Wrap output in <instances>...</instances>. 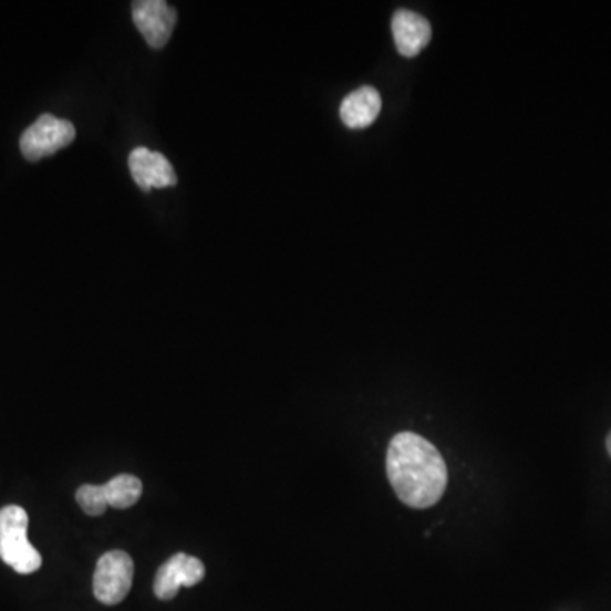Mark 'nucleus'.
I'll use <instances>...</instances> for the list:
<instances>
[{"label":"nucleus","mask_w":611,"mask_h":611,"mask_svg":"<svg viewBox=\"0 0 611 611\" xmlns=\"http://www.w3.org/2000/svg\"><path fill=\"white\" fill-rule=\"evenodd\" d=\"M75 139V126L70 121L43 114L21 136V152L30 162L50 157Z\"/></svg>","instance_id":"obj_5"},{"label":"nucleus","mask_w":611,"mask_h":611,"mask_svg":"<svg viewBox=\"0 0 611 611\" xmlns=\"http://www.w3.org/2000/svg\"><path fill=\"white\" fill-rule=\"evenodd\" d=\"M607 451H608V454H610V457H611V432L608 433V437H607Z\"/></svg>","instance_id":"obj_11"},{"label":"nucleus","mask_w":611,"mask_h":611,"mask_svg":"<svg viewBox=\"0 0 611 611\" xmlns=\"http://www.w3.org/2000/svg\"><path fill=\"white\" fill-rule=\"evenodd\" d=\"M382 110L381 94L374 87L356 89L343 99L340 117L350 130H364L374 123Z\"/></svg>","instance_id":"obj_10"},{"label":"nucleus","mask_w":611,"mask_h":611,"mask_svg":"<svg viewBox=\"0 0 611 611\" xmlns=\"http://www.w3.org/2000/svg\"><path fill=\"white\" fill-rule=\"evenodd\" d=\"M130 170L139 189L149 193L152 189H165L177 184V175L170 162L158 152L139 146L130 155Z\"/></svg>","instance_id":"obj_8"},{"label":"nucleus","mask_w":611,"mask_h":611,"mask_svg":"<svg viewBox=\"0 0 611 611\" xmlns=\"http://www.w3.org/2000/svg\"><path fill=\"white\" fill-rule=\"evenodd\" d=\"M30 517L21 506L0 509V559L19 574H33L43 565L41 553L28 540Z\"/></svg>","instance_id":"obj_2"},{"label":"nucleus","mask_w":611,"mask_h":611,"mask_svg":"<svg viewBox=\"0 0 611 611\" xmlns=\"http://www.w3.org/2000/svg\"><path fill=\"white\" fill-rule=\"evenodd\" d=\"M133 21L146 43L160 50L170 40L177 12L165 0H139L133 4Z\"/></svg>","instance_id":"obj_7"},{"label":"nucleus","mask_w":611,"mask_h":611,"mask_svg":"<svg viewBox=\"0 0 611 611\" xmlns=\"http://www.w3.org/2000/svg\"><path fill=\"white\" fill-rule=\"evenodd\" d=\"M391 28H393L394 43H396L397 51L407 59L418 55L432 38L429 22L423 15L407 11V9H400L393 15Z\"/></svg>","instance_id":"obj_9"},{"label":"nucleus","mask_w":611,"mask_h":611,"mask_svg":"<svg viewBox=\"0 0 611 611\" xmlns=\"http://www.w3.org/2000/svg\"><path fill=\"white\" fill-rule=\"evenodd\" d=\"M206 576L203 560L187 553H175L160 566L153 582V591L158 600L168 601L177 597L178 590L186 586L199 584Z\"/></svg>","instance_id":"obj_6"},{"label":"nucleus","mask_w":611,"mask_h":611,"mask_svg":"<svg viewBox=\"0 0 611 611\" xmlns=\"http://www.w3.org/2000/svg\"><path fill=\"white\" fill-rule=\"evenodd\" d=\"M135 565L130 553L123 550H111L99 559L94 572V597L101 603L113 607L121 603L132 591Z\"/></svg>","instance_id":"obj_4"},{"label":"nucleus","mask_w":611,"mask_h":611,"mask_svg":"<svg viewBox=\"0 0 611 611\" xmlns=\"http://www.w3.org/2000/svg\"><path fill=\"white\" fill-rule=\"evenodd\" d=\"M142 480L132 474H120L102 486L85 484L76 491V503L89 517H101L107 506L116 509L132 508L142 498Z\"/></svg>","instance_id":"obj_3"},{"label":"nucleus","mask_w":611,"mask_h":611,"mask_svg":"<svg viewBox=\"0 0 611 611\" xmlns=\"http://www.w3.org/2000/svg\"><path fill=\"white\" fill-rule=\"evenodd\" d=\"M386 469L394 493L410 508L437 505L447 488L444 457L435 445L416 433H397L391 441Z\"/></svg>","instance_id":"obj_1"}]
</instances>
